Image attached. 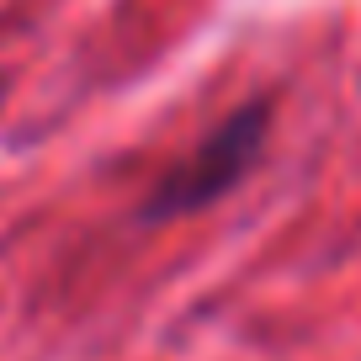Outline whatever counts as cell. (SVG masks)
Masks as SVG:
<instances>
[{
    "label": "cell",
    "instance_id": "6da1fadb",
    "mask_svg": "<svg viewBox=\"0 0 361 361\" xmlns=\"http://www.w3.org/2000/svg\"><path fill=\"white\" fill-rule=\"evenodd\" d=\"M266 133H271V102L234 106L192 154L176 159V165L149 186V202L138 207V218H144V224H170V218H186V213L213 207L218 197L234 192L239 176L260 159Z\"/></svg>",
    "mask_w": 361,
    "mask_h": 361
}]
</instances>
